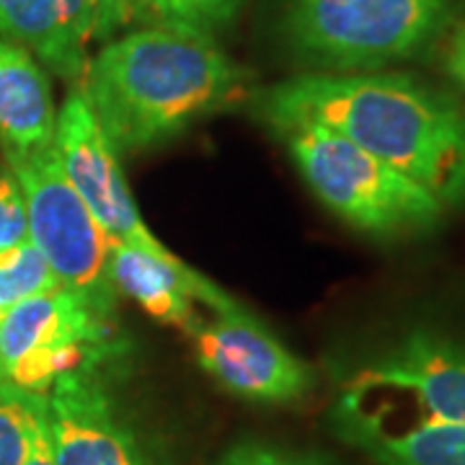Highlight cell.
<instances>
[{
    "label": "cell",
    "instance_id": "obj_21",
    "mask_svg": "<svg viewBox=\"0 0 465 465\" xmlns=\"http://www.w3.org/2000/svg\"><path fill=\"white\" fill-rule=\"evenodd\" d=\"M442 63H445L450 78L465 91V16L452 21V26H450Z\"/></svg>",
    "mask_w": 465,
    "mask_h": 465
},
{
    "label": "cell",
    "instance_id": "obj_11",
    "mask_svg": "<svg viewBox=\"0 0 465 465\" xmlns=\"http://www.w3.org/2000/svg\"><path fill=\"white\" fill-rule=\"evenodd\" d=\"M109 266L119 298H130L148 316L179 326L183 331L200 318L197 302L210 308L213 316H231L243 311L238 300L179 259L173 251L158 253L112 241Z\"/></svg>",
    "mask_w": 465,
    "mask_h": 465
},
{
    "label": "cell",
    "instance_id": "obj_3",
    "mask_svg": "<svg viewBox=\"0 0 465 465\" xmlns=\"http://www.w3.org/2000/svg\"><path fill=\"white\" fill-rule=\"evenodd\" d=\"M455 0H284L290 50L321 73H372L432 52Z\"/></svg>",
    "mask_w": 465,
    "mask_h": 465
},
{
    "label": "cell",
    "instance_id": "obj_1",
    "mask_svg": "<svg viewBox=\"0 0 465 465\" xmlns=\"http://www.w3.org/2000/svg\"><path fill=\"white\" fill-rule=\"evenodd\" d=\"M253 116L274 133L323 124L432 192L465 202V106L403 73H308L253 94Z\"/></svg>",
    "mask_w": 465,
    "mask_h": 465
},
{
    "label": "cell",
    "instance_id": "obj_23",
    "mask_svg": "<svg viewBox=\"0 0 465 465\" xmlns=\"http://www.w3.org/2000/svg\"><path fill=\"white\" fill-rule=\"evenodd\" d=\"M0 381H3V372H0Z\"/></svg>",
    "mask_w": 465,
    "mask_h": 465
},
{
    "label": "cell",
    "instance_id": "obj_15",
    "mask_svg": "<svg viewBox=\"0 0 465 465\" xmlns=\"http://www.w3.org/2000/svg\"><path fill=\"white\" fill-rule=\"evenodd\" d=\"M45 414V393L0 381V465H24Z\"/></svg>",
    "mask_w": 465,
    "mask_h": 465
},
{
    "label": "cell",
    "instance_id": "obj_9",
    "mask_svg": "<svg viewBox=\"0 0 465 465\" xmlns=\"http://www.w3.org/2000/svg\"><path fill=\"white\" fill-rule=\"evenodd\" d=\"M54 150L67 179L96 217L109 241L133 243L140 249L168 253L161 238L145 225L130 186L119 166V155L101 133L81 85L67 96L57 112Z\"/></svg>",
    "mask_w": 465,
    "mask_h": 465
},
{
    "label": "cell",
    "instance_id": "obj_22",
    "mask_svg": "<svg viewBox=\"0 0 465 465\" xmlns=\"http://www.w3.org/2000/svg\"><path fill=\"white\" fill-rule=\"evenodd\" d=\"M24 465H57L54 463V455H52L50 434H47V414H45V421L39 424V430L34 434L32 450H29Z\"/></svg>",
    "mask_w": 465,
    "mask_h": 465
},
{
    "label": "cell",
    "instance_id": "obj_17",
    "mask_svg": "<svg viewBox=\"0 0 465 465\" xmlns=\"http://www.w3.org/2000/svg\"><path fill=\"white\" fill-rule=\"evenodd\" d=\"M60 280L32 241L0 253V318L24 300L54 290Z\"/></svg>",
    "mask_w": 465,
    "mask_h": 465
},
{
    "label": "cell",
    "instance_id": "obj_5",
    "mask_svg": "<svg viewBox=\"0 0 465 465\" xmlns=\"http://www.w3.org/2000/svg\"><path fill=\"white\" fill-rule=\"evenodd\" d=\"M3 161L26 200L29 241L42 251L54 277L99 311L116 316L119 295L109 266L112 241L70 183L54 145L29 153L3 150Z\"/></svg>",
    "mask_w": 465,
    "mask_h": 465
},
{
    "label": "cell",
    "instance_id": "obj_6",
    "mask_svg": "<svg viewBox=\"0 0 465 465\" xmlns=\"http://www.w3.org/2000/svg\"><path fill=\"white\" fill-rule=\"evenodd\" d=\"M116 349V316L65 284L0 318V372L34 393H47L67 372L106 365Z\"/></svg>",
    "mask_w": 465,
    "mask_h": 465
},
{
    "label": "cell",
    "instance_id": "obj_4",
    "mask_svg": "<svg viewBox=\"0 0 465 465\" xmlns=\"http://www.w3.org/2000/svg\"><path fill=\"white\" fill-rule=\"evenodd\" d=\"M274 134L316 200L354 231L378 238L427 232L448 213L432 192L323 124H290Z\"/></svg>",
    "mask_w": 465,
    "mask_h": 465
},
{
    "label": "cell",
    "instance_id": "obj_20",
    "mask_svg": "<svg viewBox=\"0 0 465 465\" xmlns=\"http://www.w3.org/2000/svg\"><path fill=\"white\" fill-rule=\"evenodd\" d=\"M94 3V39L106 42L134 26L137 0H91Z\"/></svg>",
    "mask_w": 465,
    "mask_h": 465
},
{
    "label": "cell",
    "instance_id": "obj_10",
    "mask_svg": "<svg viewBox=\"0 0 465 465\" xmlns=\"http://www.w3.org/2000/svg\"><path fill=\"white\" fill-rule=\"evenodd\" d=\"M45 399L57 465H158L99 375V367L67 372L54 381Z\"/></svg>",
    "mask_w": 465,
    "mask_h": 465
},
{
    "label": "cell",
    "instance_id": "obj_12",
    "mask_svg": "<svg viewBox=\"0 0 465 465\" xmlns=\"http://www.w3.org/2000/svg\"><path fill=\"white\" fill-rule=\"evenodd\" d=\"M0 34L50 73L81 81L94 42L91 0H0Z\"/></svg>",
    "mask_w": 465,
    "mask_h": 465
},
{
    "label": "cell",
    "instance_id": "obj_13",
    "mask_svg": "<svg viewBox=\"0 0 465 465\" xmlns=\"http://www.w3.org/2000/svg\"><path fill=\"white\" fill-rule=\"evenodd\" d=\"M331 424L333 432L375 465H465V424L406 421L393 427L339 401Z\"/></svg>",
    "mask_w": 465,
    "mask_h": 465
},
{
    "label": "cell",
    "instance_id": "obj_19",
    "mask_svg": "<svg viewBox=\"0 0 465 465\" xmlns=\"http://www.w3.org/2000/svg\"><path fill=\"white\" fill-rule=\"evenodd\" d=\"M215 465H336L323 455L300 452V450L280 448L262 440H241Z\"/></svg>",
    "mask_w": 465,
    "mask_h": 465
},
{
    "label": "cell",
    "instance_id": "obj_18",
    "mask_svg": "<svg viewBox=\"0 0 465 465\" xmlns=\"http://www.w3.org/2000/svg\"><path fill=\"white\" fill-rule=\"evenodd\" d=\"M29 241V213L21 183L8 163H0V253Z\"/></svg>",
    "mask_w": 465,
    "mask_h": 465
},
{
    "label": "cell",
    "instance_id": "obj_2",
    "mask_svg": "<svg viewBox=\"0 0 465 465\" xmlns=\"http://www.w3.org/2000/svg\"><path fill=\"white\" fill-rule=\"evenodd\" d=\"M249 70L215 36L143 24L88 57L81 91L116 155L153 150L249 91Z\"/></svg>",
    "mask_w": 465,
    "mask_h": 465
},
{
    "label": "cell",
    "instance_id": "obj_16",
    "mask_svg": "<svg viewBox=\"0 0 465 465\" xmlns=\"http://www.w3.org/2000/svg\"><path fill=\"white\" fill-rule=\"evenodd\" d=\"M243 0H137L134 26L163 24L217 36L231 26Z\"/></svg>",
    "mask_w": 465,
    "mask_h": 465
},
{
    "label": "cell",
    "instance_id": "obj_8",
    "mask_svg": "<svg viewBox=\"0 0 465 465\" xmlns=\"http://www.w3.org/2000/svg\"><path fill=\"white\" fill-rule=\"evenodd\" d=\"M344 393L357 401H403L411 421L465 424V339L409 333L360 365Z\"/></svg>",
    "mask_w": 465,
    "mask_h": 465
},
{
    "label": "cell",
    "instance_id": "obj_7",
    "mask_svg": "<svg viewBox=\"0 0 465 465\" xmlns=\"http://www.w3.org/2000/svg\"><path fill=\"white\" fill-rule=\"evenodd\" d=\"M186 336L194 357L213 381L251 403H295L316 385V372L269 333L249 311L197 318Z\"/></svg>",
    "mask_w": 465,
    "mask_h": 465
},
{
    "label": "cell",
    "instance_id": "obj_14",
    "mask_svg": "<svg viewBox=\"0 0 465 465\" xmlns=\"http://www.w3.org/2000/svg\"><path fill=\"white\" fill-rule=\"evenodd\" d=\"M57 109L47 70L32 52L0 36V150L54 145Z\"/></svg>",
    "mask_w": 465,
    "mask_h": 465
}]
</instances>
